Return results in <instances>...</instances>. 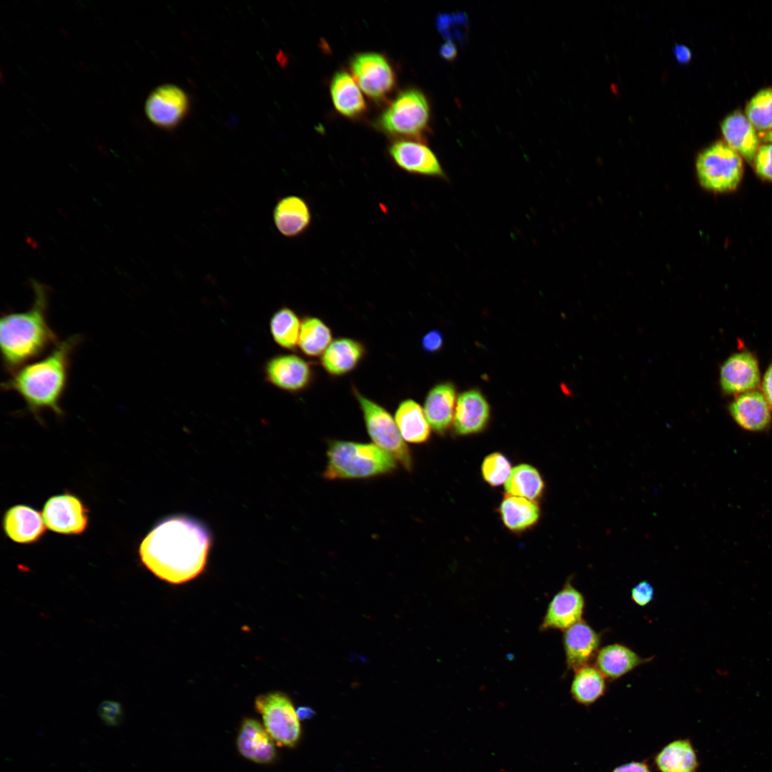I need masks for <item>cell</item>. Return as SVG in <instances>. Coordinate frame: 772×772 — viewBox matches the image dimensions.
Here are the masks:
<instances>
[{
  "mask_svg": "<svg viewBox=\"0 0 772 772\" xmlns=\"http://www.w3.org/2000/svg\"><path fill=\"white\" fill-rule=\"evenodd\" d=\"M210 535L199 522L184 516L159 522L144 538L139 555L158 578L179 584L197 577L204 569Z\"/></svg>",
  "mask_w": 772,
  "mask_h": 772,
  "instance_id": "cell-1",
  "label": "cell"
},
{
  "mask_svg": "<svg viewBox=\"0 0 772 772\" xmlns=\"http://www.w3.org/2000/svg\"><path fill=\"white\" fill-rule=\"evenodd\" d=\"M79 342V335L59 342L44 357L11 372L2 389L19 395L39 422L45 410L62 417L61 401L68 385L71 356Z\"/></svg>",
  "mask_w": 772,
  "mask_h": 772,
  "instance_id": "cell-2",
  "label": "cell"
},
{
  "mask_svg": "<svg viewBox=\"0 0 772 772\" xmlns=\"http://www.w3.org/2000/svg\"><path fill=\"white\" fill-rule=\"evenodd\" d=\"M34 300L24 312H9L0 319V346L5 370L12 372L36 360L59 342L48 321L45 287L34 282Z\"/></svg>",
  "mask_w": 772,
  "mask_h": 772,
  "instance_id": "cell-3",
  "label": "cell"
},
{
  "mask_svg": "<svg viewBox=\"0 0 772 772\" xmlns=\"http://www.w3.org/2000/svg\"><path fill=\"white\" fill-rule=\"evenodd\" d=\"M322 476L327 480L367 479L392 473L397 461L373 443L331 440Z\"/></svg>",
  "mask_w": 772,
  "mask_h": 772,
  "instance_id": "cell-4",
  "label": "cell"
},
{
  "mask_svg": "<svg viewBox=\"0 0 772 772\" xmlns=\"http://www.w3.org/2000/svg\"><path fill=\"white\" fill-rule=\"evenodd\" d=\"M430 116L425 95L417 89H407L388 105L375 125L387 135L423 142L428 131Z\"/></svg>",
  "mask_w": 772,
  "mask_h": 772,
  "instance_id": "cell-5",
  "label": "cell"
},
{
  "mask_svg": "<svg viewBox=\"0 0 772 772\" xmlns=\"http://www.w3.org/2000/svg\"><path fill=\"white\" fill-rule=\"evenodd\" d=\"M352 390L373 444L410 472L413 467L411 452L402 439L395 419L384 407L363 395L355 386Z\"/></svg>",
  "mask_w": 772,
  "mask_h": 772,
  "instance_id": "cell-6",
  "label": "cell"
},
{
  "mask_svg": "<svg viewBox=\"0 0 772 772\" xmlns=\"http://www.w3.org/2000/svg\"><path fill=\"white\" fill-rule=\"evenodd\" d=\"M696 170L703 187L716 192H727L736 189L740 184L743 165L741 156L726 142L719 141L698 155Z\"/></svg>",
  "mask_w": 772,
  "mask_h": 772,
  "instance_id": "cell-7",
  "label": "cell"
},
{
  "mask_svg": "<svg viewBox=\"0 0 772 772\" xmlns=\"http://www.w3.org/2000/svg\"><path fill=\"white\" fill-rule=\"evenodd\" d=\"M255 708L262 716L264 728L277 745L292 748L301 735L300 720L290 699L276 692L259 696Z\"/></svg>",
  "mask_w": 772,
  "mask_h": 772,
  "instance_id": "cell-8",
  "label": "cell"
},
{
  "mask_svg": "<svg viewBox=\"0 0 772 772\" xmlns=\"http://www.w3.org/2000/svg\"><path fill=\"white\" fill-rule=\"evenodd\" d=\"M350 70L362 90L375 101L382 100L395 86V73L388 60L375 52L355 54Z\"/></svg>",
  "mask_w": 772,
  "mask_h": 772,
  "instance_id": "cell-9",
  "label": "cell"
},
{
  "mask_svg": "<svg viewBox=\"0 0 772 772\" xmlns=\"http://www.w3.org/2000/svg\"><path fill=\"white\" fill-rule=\"evenodd\" d=\"M42 515L49 529L64 535L82 533L89 522L84 504L78 497L67 493L48 499Z\"/></svg>",
  "mask_w": 772,
  "mask_h": 772,
  "instance_id": "cell-10",
  "label": "cell"
},
{
  "mask_svg": "<svg viewBox=\"0 0 772 772\" xmlns=\"http://www.w3.org/2000/svg\"><path fill=\"white\" fill-rule=\"evenodd\" d=\"M144 108L146 115L155 126L171 129L179 125L188 114L189 100L183 89L166 84L149 94Z\"/></svg>",
  "mask_w": 772,
  "mask_h": 772,
  "instance_id": "cell-11",
  "label": "cell"
},
{
  "mask_svg": "<svg viewBox=\"0 0 772 772\" xmlns=\"http://www.w3.org/2000/svg\"><path fill=\"white\" fill-rule=\"evenodd\" d=\"M388 153L394 164L405 172L445 179L439 159L422 142L398 139L390 145Z\"/></svg>",
  "mask_w": 772,
  "mask_h": 772,
  "instance_id": "cell-12",
  "label": "cell"
},
{
  "mask_svg": "<svg viewBox=\"0 0 772 772\" xmlns=\"http://www.w3.org/2000/svg\"><path fill=\"white\" fill-rule=\"evenodd\" d=\"M266 380L273 386L292 393L307 389L313 379L310 362L295 354L277 355L264 367Z\"/></svg>",
  "mask_w": 772,
  "mask_h": 772,
  "instance_id": "cell-13",
  "label": "cell"
},
{
  "mask_svg": "<svg viewBox=\"0 0 772 772\" xmlns=\"http://www.w3.org/2000/svg\"><path fill=\"white\" fill-rule=\"evenodd\" d=\"M585 600L570 580L550 600L540 625V630H565L583 620Z\"/></svg>",
  "mask_w": 772,
  "mask_h": 772,
  "instance_id": "cell-14",
  "label": "cell"
},
{
  "mask_svg": "<svg viewBox=\"0 0 772 772\" xmlns=\"http://www.w3.org/2000/svg\"><path fill=\"white\" fill-rule=\"evenodd\" d=\"M600 634L584 620L564 630L563 645L568 668L575 671L590 664L600 649Z\"/></svg>",
  "mask_w": 772,
  "mask_h": 772,
  "instance_id": "cell-15",
  "label": "cell"
},
{
  "mask_svg": "<svg viewBox=\"0 0 772 772\" xmlns=\"http://www.w3.org/2000/svg\"><path fill=\"white\" fill-rule=\"evenodd\" d=\"M720 382L726 393L752 391L760 382L757 359L748 352L730 356L721 367Z\"/></svg>",
  "mask_w": 772,
  "mask_h": 772,
  "instance_id": "cell-16",
  "label": "cell"
},
{
  "mask_svg": "<svg viewBox=\"0 0 772 772\" xmlns=\"http://www.w3.org/2000/svg\"><path fill=\"white\" fill-rule=\"evenodd\" d=\"M490 410L478 390L462 392L457 400L453 424L457 434L467 435L481 432L490 419Z\"/></svg>",
  "mask_w": 772,
  "mask_h": 772,
  "instance_id": "cell-17",
  "label": "cell"
},
{
  "mask_svg": "<svg viewBox=\"0 0 772 772\" xmlns=\"http://www.w3.org/2000/svg\"><path fill=\"white\" fill-rule=\"evenodd\" d=\"M6 535L17 543L36 542L45 532L43 515L36 509L25 505H16L8 509L3 518Z\"/></svg>",
  "mask_w": 772,
  "mask_h": 772,
  "instance_id": "cell-18",
  "label": "cell"
},
{
  "mask_svg": "<svg viewBox=\"0 0 772 772\" xmlns=\"http://www.w3.org/2000/svg\"><path fill=\"white\" fill-rule=\"evenodd\" d=\"M273 220L281 234L294 238L304 234L310 227L312 213L305 199L297 195H287L277 202L273 209Z\"/></svg>",
  "mask_w": 772,
  "mask_h": 772,
  "instance_id": "cell-19",
  "label": "cell"
},
{
  "mask_svg": "<svg viewBox=\"0 0 772 772\" xmlns=\"http://www.w3.org/2000/svg\"><path fill=\"white\" fill-rule=\"evenodd\" d=\"M237 746L244 758L258 763H269L276 757L274 740L265 728L252 718L242 721Z\"/></svg>",
  "mask_w": 772,
  "mask_h": 772,
  "instance_id": "cell-20",
  "label": "cell"
},
{
  "mask_svg": "<svg viewBox=\"0 0 772 772\" xmlns=\"http://www.w3.org/2000/svg\"><path fill=\"white\" fill-rule=\"evenodd\" d=\"M729 412L739 426L750 431L763 430L771 420L770 407L758 391L741 394L730 405Z\"/></svg>",
  "mask_w": 772,
  "mask_h": 772,
  "instance_id": "cell-21",
  "label": "cell"
},
{
  "mask_svg": "<svg viewBox=\"0 0 772 772\" xmlns=\"http://www.w3.org/2000/svg\"><path fill=\"white\" fill-rule=\"evenodd\" d=\"M365 355V347L360 341L339 337L331 342L321 356V365L332 376L339 377L353 371Z\"/></svg>",
  "mask_w": 772,
  "mask_h": 772,
  "instance_id": "cell-22",
  "label": "cell"
},
{
  "mask_svg": "<svg viewBox=\"0 0 772 772\" xmlns=\"http://www.w3.org/2000/svg\"><path fill=\"white\" fill-rule=\"evenodd\" d=\"M651 660L640 656L625 645L612 643L599 649L594 665L606 679L615 681Z\"/></svg>",
  "mask_w": 772,
  "mask_h": 772,
  "instance_id": "cell-23",
  "label": "cell"
},
{
  "mask_svg": "<svg viewBox=\"0 0 772 772\" xmlns=\"http://www.w3.org/2000/svg\"><path fill=\"white\" fill-rule=\"evenodd\" d=\"M456 390L451 382H441L427 392L424 403L426 418L437 433L443 434L454 417Z\"/></svg>",
  "mask_w": 772,
  "mask_h": 772,
  "instance_id": "cell-24",
  "label": "cell"
},
{
  "mask_svg": "<svg viewBox=\"0 0 772 772\" xmlns=\"http://www.w3.org/2000/svg\"><path fill=\"white\" fill-rule=\"evenodd\" d=\"M726 143L747 161L752 162L759 148L755 127L745 114L736 111L726 116L721 124Z\"/></svg>",
  "mask_w": 772,
  "mask_h": 772,
  "instance_id": "cell-25",
  "label": "cell"
},
{
  "mask_svg": "<svg viewBox=\"0 0 772 772\" xmlns=\"http://www.w3.org/2000/svg\"><path fill=\"white\" fill-rule=\"evenodd\" d=\"M330 93L335 109L342 115L356 118L363 114L367 106L355 79L346 71H339L332 76Z\"/></svg>",
  "mask_w": 772,
  "mask_h": 772,
  "instance_id": "cell-26",
  "label": "cell"
},
{
  "mask_svg": "<svg viewBox=\"0 0 772 772\" xmlns=\"http://www.w3.org/2000/svg\"><path fill=\"white\" fill-rule=\"evenodd\" d=\"M395 420L405 442L424 443L430 436V426L424 409L414 400L406 399L398 405Z\"/></svg>",
  "mask_w": 772,
  "mask_h": 772,
  "instance_id": "cell-27",
  "label": "cell"
},
{
  "mask_svg": "<svg viewBox=\"0 0 772 772\" xmlns=\"http://www.w3.org/2000/svg\"><path fill=\"white\" fill-rule=\"evenodd\" d=\"M574 672L570 693L576 703L589 706L604 696L606 678L595 665L588 664Z\"/></svg>",
  "mask_w": 772,
  "mask_h": 772,
  "instance_id": "cell-28",
  "label": "cell"
},
{
  "mask_svg": "<svg viewBox=\"0 0 772 772\" xmlns=\"http://www.w3.org/2000/svg\"><path fill=\"white\" fill-rule=\"evenodd\" d=\"M499 511L505 526L513 532L531 528L540 517V509L535 503L513 495H508L503 499Z\"/></svg>",
  "mask_w": 772,
  "mask_h": 772,
  "instance_id": "cell-29",
  "label": "cell"
},
{
  "mask_svg": "<svg viewBox=\"0 0 772 772\" xmlns=\"http://www.w3.org/2000/svg\"><path fill=\"white\" fill-rule=\"evenodd\" d=\"M655 763L661 772H695L698 766L696 751L688 739L666 745L656 755Z\"/></svg>",
  "mask_w": 772,
  "mask_h": 772,
  "instance_id": "cell-30",
  "label": "cell"
},
{
  "mask_svg": "<svg viewBox=\"0 0 772 772\" xmlns=\"http://www.w3.org/2000/svg\"><path fill=\"white\" fill-rule=\"evenodd\" d=\"M332 340L331 329L321 319L307 316L302 320L298 347L305 355L322 356Z\"/></svg>",
  "mask_w": 772,
  "mask_h": 772,
  "instance_id": "cell-31",
  "label": "cell"
},
{
  "mask_svg": "<svg viewBox=\"0 0 772 772\" xmlns=\"http://www.w3.org/2000/svg\"><path fill=\"white\" fill-rule=\"evenodd\" d=\"M544 488V482L539 472L528 464H520L512 469L505 483L508 495L522 497L531 500L539 498Z\"/></svg>",
  "mask_w": 772,
  "mask_h": 772,
  "instance_id": "cell-32",
  "label": "cell"
},
{
  "mask_svg": "<svg viewBox=\"0 0 772 772\" xmlns=\"http://www.w3.org/2000/svg\"><path fill=\"white\" fill-rule=\"evenodd\" d=\"M302 322L295 312L282 307L277 310L269 321L272 337L279 347L294 350L298 346Z\"/></svg>",
  "mask_w": 772,
  "mask_h": 772,
  "instance_id": "cell-33",
  "label": "cell"
},
{
  "mask_svg": "<svg viewBox=\"0 0 772 772\" xmlns=\"http://www.w3.org/2000/svg\"><path fill=\"white\" fill-rule=\"evenodd\" d=\"M745 115L759 130L772 129V87L759 90L747 103Z\"/></svg>",
  "mask_w": 772,
  "mask_h": 772,
  "instance_id": "cell-34",
  "label": "cell"
},
{
  "mask_svg": "<svg viewBox=\"0 0 772 772\" xmlns=\"http://www.w3.org/2000/svg\"><path fill=\"white\" fill-rule=\"evenodd\" d=\"M484 480L492 486H499L505 483L512 471L511 465L507 457L500 452H493L488 455L481 466Z\"/></svg>",
  "mask_w": 772,
  "mask_h": 772,
  "instance_id": "cell-35",
  "label": "cell"
},
{
  "mask_svg": "<svg viewBox=\"0 0 772 772\" xmlns=\"http://www.w3.org/2000/svg\"><path fill=\"white\" fill-rule=\"evenodd\" d=\"M753 161L757 175L772 182V143L760 146Z\"/></svg>",
  "mask_w": 772,
  "mask_h": 772,
  "instance_id": "cell-36",
  "label": "cell"
},
{
  "mask_svg": "<svg viewBox=\"0 0 772 772\" xmlns=\"http://www.w3.org/2000/svg\"><path fill=\"white\" fill-rule=\"evenodd\" d=\"M654 588L648 581H640L635 585L630 590L632 600L638 606L648 605L654 598Z\"/></svg>",
  "mask_w": 772,
  "mask_h": 772,
  "instance_id": "cell-37",
  "label": "cell"
},
{
  "mask_svg": "<svg viewBox=\"0 0 772 772\" xmlns=\"http://www.w3.org/2000/svg\"><path fill=\"white\" fill-rule=\"evenodd\" d=\"M99 714L102 721L109 726H118L123 716L119 704L110 701L104 702L100 706Z\"/></svg>",
  "mask_w": 772,
  "mask_h": 772,
  "instance_id": "cell-38",
  "label": "cell"
},
{
  "mask_svg": "<svg viewBox=\"0 0 772 772\" xmlns=\"http://www.w3.org/2000/svg\"><path fill=\"white\" fill-rule=\"evenodd\" d=\"M443 335L438 330L427 332L421 340L422 348L428 353L438 352L443 345Z\"/></svg>",
  "mask_w": 772,
  "mask_h": 772,
  "instance_id": "cell-39",
  "label": "cell"
},
{
  "mask_svg": "<svg viewBox=\"0 0 772 772\" xmlns=\"http://www.w3.org/2000/svg\"><path fill=\"white\" fill-rule=\"evenodd\" d=\"M762 389L763 395L770 408L772 409V362L767 369L763 377Z\"/></svg>",
  "mask_w": 772,
  "mask_h": 772,
  "instance_id": "cell-40",
  "label": "cell"
},
{
  "mask_svg": "<svg viewBox=\"0 0 772 772\" xmlns=\"http://www.w3.org/2000/svg\"><path fill=\"white\" fill-rule=\"evenodd\" d=\"M613 772H650L647 764L631 762L615 768Z\"/></svg>",
  "mask_w": 772,
  "mask_h": 772,
  "instance_id": "cell-41",
  "label": "cell"
},
{
  "mask_svg": "<svg viewBox=\"0 0 772 772\" xmlns=\"http://www.w3.org/2000/svg\"><path fill=\"white\" fill-rule=\"evenodd\" d=\"M457 50L456 46L451 40L445 41L440 48V55L447 61H452L457 56Z\"/></svg>",
  "mask_w": 772,
  "mask_h": 772,
  "instance_id": "cell-42",
  "label": "cell"
},
{
  "mask_svg": "<svg viewBox=\"0 0 772 772\" xmlns=\"http://www.w3.org/2000/svg\"><path fill=\"white\" fill-rule=\"evenodd\" d=\"M674 54L678 61L681 64H686L691 59V50L682 44H678L674 47Z\"/></svg>",
  "mask_w": 772,
  "mask_h": 772,
  "instance_id": "cell-43",
  "label": "cell"
},
{
  "mask_svg": "<svg viewBox=\"0 0 772 772\" xmlns=\"http://www.w3.org/2000/svg\"><path fill=\"white\" fill-rule=\"evenodd\" d=\"M296 713L300 721L310 719L315 714V711L309 706L299 707L297 709Z\"/></svg>",
  "mask_w": 772,
  "mask_h": 772,
  "instance_id": "cell-44",
  "label": "cell"
},
{
  "mask_svg": "<svg viewBox=\"0 0 772 772\" xmlns=\"http://www.w3.org/2000/svg\"><path fill=\"white\" fill-rule=\"evenodd\" d=\"M763 140L768 143H772V130L765 133L763 136Z\"/></svg>",
  "mask_w": 772,
  "mask_h": 772,
  "instance_id": "cell-45",
  "label": "cell"
}]
</instances>
